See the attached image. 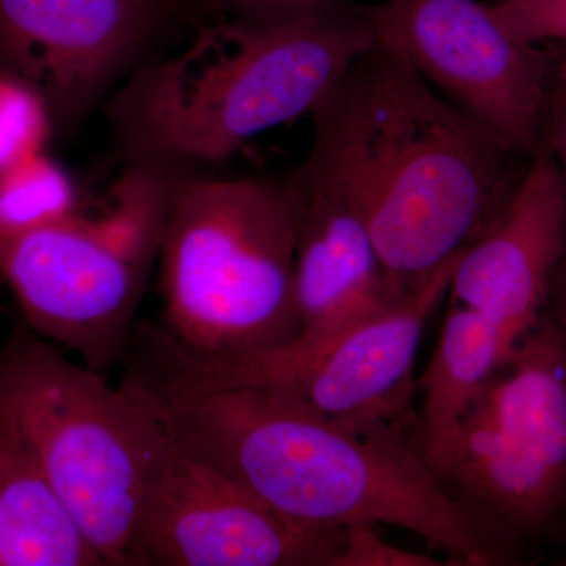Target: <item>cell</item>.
<instances>
[{"mask_svg":"<svg viewBox=\"0 0 566 566\" xmlns=\"http://www.w3.org/2000/svg\"><path fill=\"white\" fill-rule=\"evenodd\" d=\"M308 117V161L363 216L398 292L416 289L485 237L532 163L379 43Z\"/></svg>","mask_w":566,"mask_h":566,"instance_id":"cell-1","label":"cell"},{"mask_svg":"<svg viewBox=\"0 0 566 566\" xmlns=\"http://www.w3.org/2000/svg\"><path fill=\"white\" fill-rule=\"evenodd\" d=\"M186 452L311 531L389 524L461 565H506L504 546L458 504L412 436L357 431L275 390L212 385L182 420Z\"/></svg>","mask_w":566,"mask_h":566,"instance_id":"cell-2","label":"cell"},{"mask_svg":"<svg viewBox=\"0 0 566 566\" xmlns=\"http://www.w3.org/2000/svg\"><path fill=\"white\" fill-rule=\"evenodd\" d=\"M376 43L359 3L307 20L230 18L188 48L148 57L104 104L112 153L123 164L200 170L260 134L311 114Z\"/></svg>","mask_w":566,"mask_h":566,"instance_id":"cell-3","label":"cell"},{"mask_svg":"<svg viewBox=\"0 0 566 566\" xmlns=\"http://www.w3.org/2000/svg\"><path fill=\"white\" fill-rule=\"evenodd\" d=\"M301 193L283 178L193 170L175 193L159 248L164 329L192 357L232 365L300 337Z\"/></svg>","mask_w":566,"mask_h":566,"instance_id":"cell-4","label":"cell"},{"mask_svg":"<svg viewBox=\"0 0 566 566\" xmlns=\"http://www.w3.org/2000/svg\"><path fill=\"white\" fill-rule=\"evenodd\" d=\"M0 428L57 491L104 566H132L142 510L174 450L158 420L21 323L0 348Z\"/></svg>","mask_w":566,"mask_h":566,"instance_id":"cell-5","label":"cell"},{"mask_svg":"<svg viewBox=\"0 0 566 566\" xmlns=\"http://www.w3.org/2000/svg\"><path fill=\"white\" fill-rule=\"evenodd\" d=\"M189 174L125 164L99 211L80 208L0 245V275L33 333L80 354L98 374L122 363L175 193Z\"/></svg>","mask_w":566,"mask_h":566,"instance_id":"cell-6","label":"cell"},{"mask_svg":"<svg viewBox=\"0 0 566 566\" xmlns=\"http://www.w3.org/2000/svg\"><path fill=\"white\" fill-rule=\"evenodd\" d=\"M516 560L566 524V340L549 312L501 365L433 469Z\"/></svg>","mask_w":566,"mask_h":566,"instance_id":"cell-7","label":"cell"},{"mask_svg":"<svg viewBox=\"0 0 566 566\" xmlns=\"http://www.w3.org/2000/svg\"><path fill=\"white\" fill-rule=\"evenodd\" d=\"M376 43L447 102L534 159L545 150L549 51L510 35L479 0H382L363 6Z\"/></svg>","mask_w":566,"mask_h":566,"instance_id":"cell-8","label":"cell"},{"mask_svg":"<svg viewBox=\"0 0 566 566\" xmlns=\"http://www.w3.org/2000/svg\"><path fill=\"white\" fill-rule=\"evenodd\" d=\"M167 17L169 0H0V74L73 137L150 57Z\"/></svg>","mask_w":566,"mask_h":566,"instance_id":"cell-9","label":"cell"},{"mask_svg":"<svg viewBox=\"0 0 566 566\" xmlns=\"http://www.w3.org/2000/svg\"><path fill=\"white\" fill-rule=\"evenodd\" d=\"M345 531H311L174 444L145 501L132 566H333Z\"/></svg>","mask_w":566,"mask_h":566,"instance_id":"cell-10","label":"cell"},{"mask_svg":"<svg viewBox=\"0 0 566 566\" xmlns=\"http://www.w3.org/2000/svg\"><path fill=\"white\" fill-rule=\"evenodd\" d=\"M293 174L301 193L294 271L300 337L281 352L243 363H202L223 381L277 385L403 293L390 282L374 238L348 197L307 158Z\"/></svg>","mask_w":566,"mask_h":566,"instance_id":"cell-11","label":"cell"},{"mask_svg":"<svg viewBox=\"0 0 566 566\" xmlns=\"http://www.w3.org/2000/svg\"><path fill=\"white\" fill-rule=\"evenodd\" d=\"M461 253L356 324L303 370L264 389L353 430L398 431L417 439L416 356L431 315L449 294Z\"/></svg>","mask_w":566,"mask_h":566,"instance_id":"cell-12","label":"cell"},{"mask_svg":"<svg viewBox=\"0 0 566 566\" xmlns=\"http://www.w3.org/2000/svg\"><path fill=\"white\" fill-rule=\"evenodd\" d=\"M565 249L566 175L543 150L501 221L461 253L449 294L493 324L515 352L547 312Z\"/></svg>","mask_w":566,"mask_h":566,"instance_id":"cell-13","label":"cell"},{"mask_svg":"<svg viewBox=\"0 0 566 566\" xmlns=\"http://www.w3.org/2000/svg\"><path fill=\"white\" fill-rule=\"evenodd\" d=\"M512 354L482 315L460 304L447 312L433 356L416 382L420 397L417 447L431 472L488 382Z\"/></svg>","mask_w":566,"mask_h":566,"instance_id":"cell-14","label":"cell"},{"mask_svg":"<svg viewBox=\"0 0 566 566\" xmlns=\"http://www.w3.org/2000/svg\"><path fill=\"white\" fill-rule=\"evenodd\" d=\"M0 566H104L57 491L0 428Z\"/></svg>","mask_w":566,"mask_h":566,"instance_id":"cell-15","label":"cell"},{"mask_svg":"<svg viewBox=\"0 0 566 566\" xmlns=\"http://www.w3.org/2000/svg\"><path fill=\"white\" fill-rule=\"evenodd\" d=\"M76 186L46 150L0 172V245L80 210Z\"/></svg>","mask_w":566,"mask_h":566,"instance_id":"cell-16","label":"cell"},{"mask_svg":"<svg viewBox=\"0 0 566 566\" xmlns=\"http://www.w3.org/2000/svg\"><path fill=\"white\" fill-rule=\"evenodd\" d=\"M52 136L50 112L39 96L0 74V172L11 164L46 150Z\"/></svg>","mask_w":566,"mask_h":566,"instance_id":"cell-17","label":"cell"},{"mask_svg":"<svg viewBox=\"0 0 566 566\" xmlns=\"http://www.w3.org/2000/svg\"><path fill=\"white\" fill-rule=\"evenodd\" d=\"M488 6L517 40L538 46L566 44V0H497Z\"/></svg>","mask_w":566,"mask_h":566,"instance_id":"cell-18","label":"cell"},{"mask_svg":"<svg viewBox=\"0 0 566 566\" xmlns=\"http://www.w3.org/2000/svg\"><path fill=\"white\" fill-rule=\"evenodd\" d=\"M430 554L411 553L387 543L374 524H353L345 528L340 553L333 566H442Z\"/></svg>","mask_w":566,"mask_h":566,"instance_id":"cell-19","label":"cell"},{"mask_svg":"<svg viewBox=\"0 0 566 566\" xmlns=\"http://www.w3.org/2000/svg\"><path fill=\"white\" fill-rule=\"evenodd\" d=\"M223 9L241 20L279 24L307 20L354 3V0H219Z\"/></svg>","mask_w":566,"mask_h":566,"instance_id":"cell-20","label":"cell"},{"mask_svg":"<svg viewBox=\"0 0 566 566\" xmlns=\"http://www.w3.org/2000/svg\"><path fill=\"white\" fill-rule=\"evenodd\" d=\"M545 150L566 175V77L554 70L545 118Z\"/></svg>","mask_w":566,"mask_h":566,"instance_id":"cell-21","label":"cell"},{"mask_svg":"<svg viewBox=\"0 0 566 566\" xmlns=\"http://www.w3.org/2000/svg\"><path fill=\"white\" fill-rule=\"evenodd\" d=\"M547 312L553 316L558 331H560L566 340V249L560 263H558L556 273H554L553 283H551Z\"/></svg>","mask_w":566,"mask_h":566,"instance_id":"cell-22","label":"cell"},{"mask_svg":"<svg viewBox=\"0 0 566 566\" xmlns=\"http://www.w3.org/2000/svg\"><path fill=\"white\" fill-rule=\"evenodd\" d=\"M545 48L549 51L551 57H553L554 70L560 76L566 77V44H545Z\"/></svg>","mask_w":566,"mask_h":566,"instance_id":"cell-23","label":"cell"},{"mask_svg":"<svg viewBox=\"0 0 566 566\" xmlns=\"http://www.w3.org/2000/svg\"><path fill=\"white\" fill-rule=\"evenodd\" d=\"M3 458H6V442H3L2 434H0V472H2Z\"/></svg>","mask_w":566,"mask_h":566,"instance_id":"cell-24","label":"cell"},{"mask_svg":"<svg viewBox=\"0 0 566 566\" xmlns=\"http://www.w3.org/2000/svg\"><path fill=\"white\" fill-rule=\"evenodd\" d=\"M493 2H497V0H493Z\"/></svg>","mask_w":566,"mask_h":566,"instance_id":"cell-25","label":"cell"},{"mask_svg":"<svg viewBox=\"0 0 566 566\" xmlns=\"http://www.w3.org/2000/svg\"><path fill=\"white\" fill-rule=\"evenodd\" d=\"M565 526H566V524H565Z\"/></svg>","mask_w":566,"mask_h":566,"instance_id":"cell-26","label":"cell"}]
</instances>
